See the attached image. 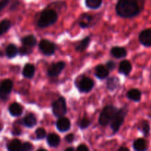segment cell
<instances>
[{
	"label": "cell",
	"instance_id": "3",
	"mask_svg": "<svg viewBox=\"0 0 151 151\" xmlns=\"http://www.w3.org/2000/svg\"><path fill=\"white\" fill-rule=\"evenodd\" d=\"M117 111H118L117 109L113 106H108L105 107L103 109V111H102L100 116H99V124L101 125L105 126V125H107L109 123H110L113 121V119Z\"/></svg>",
	"mask_w": 151,
	"mask_h": 151
},
{
	"label": "cell",
	"instance_id": "22",
	"mask_svg": "<svg viewBox=\"0 0 151 151\" xmlns=\"http://www.w3.org/2000/svg\"><path fill=\"white\" fill-rule=\"evenodd\" d=\"M141 97H142V94L140 91L138 89H132L127 92V97L133 101L139 102Z\"/></svg>",
	"mask_w": 151,
	"mask_h": 151
},
{
	"label": "cell",
	"instance_id": "39",
	"mask_svg": "<svg viewBox=\"0 0 151 151\" xmlns=\"http://www.w3.org/2000/svg\"><path fill=\"white\" fill-rule=\"evenodd\" d=\"M65 151H75V150H74L73 147H68V149H66V150Z\"/></svg>",
	"mask_w": 151,
	"mask_h": 151
},
{
	"label": "cell",
	"instance_id": "29",
	"mask_svg": "<svg viewBox=\"0 0 151 151\" xmlns=\"http://www.w3.org/2000/svg\"><path fill=\"white\" fill-rule=\"evenodd\" d=\"M90 121L88 119H87V118H84V119H82L81 121H80L79 123H78V125H79L80 128H81V129H84V128H87V127L90 125Z\"/></svg>",
	"mask_w": 151,
	"mask_h": 151
},
{
	"label": "cell",
	"instance_id": "15",
	"mask_svg": "<svg viewBox=\"0 0 151 151\" xmlns=\"http://www.w3.org/2000/svg\"><path fill=\"white\" fill-rule=\"evenodd\" d=\"M109 75V71L105 66L99 65L96 68V75L99 79H105Z\"/></svg>",
	"mask_w": 151,
	"mask_h": 151
},
{
	"label": "cell",
	"instance_id": "19",
	"mask_svg": "<svg viewBox=\"0 0 151 151\" xmlns=\"http://www.w3.org/2000/svg\"><path fill=\"white\" fill-rule=\"evenodd\" d=\"M60 142V138L56 134H50L47 137V143L51 147H57Z\"/></svg>",
	"mask_w": 151,
	"mask_h": 151
},
{
	"label": "cell",
	"instance_id": "2",
	"mask_svg": "<svg viewBox=\"0 0 151 151\" xmlns=\"http://www.w3.org/2000/svg\"><path fill=\"white\" fill-rule=\"evenodd\" d=\"M58 19V14L53 9H45L41 12L38 20V26L41 28L47 27L56 23Z\"/></svg>",
	"mask_w": 151,
	"mask_h": 151
},
{
	"label": "cell",
	"instance_id": "1",
	"mask_svg": "<svg viewBox=\"0 0 151 151\" xmlns=\"http://www.w3.org/2000/svg\"><path fill=\"white\" fill-rule=\"evenodd\" d=\"M144 0H118L115 5V12L122 18H133L142 11Z\"/></svg>",
	"mask_w": 151,
	"mask_h": 151
},
{
	"label": "cell",
	"instance_id": "9",
	"mask_svg": "<svg viewBox=\"0 0 151 151\" xmlns=\"http://www.w3.org/2000/svg\"><path fill=\"white\" fill-rule=\"evenodd\" d=\"M65 66V63L64 62L60 61L58 63L51 65L48 69V75L50 77L58 76L62 72Z\"/></svg>",
	"mask_w": 151,
	"mask_h": 151
},
{
	"label": "cell",
	"instance_id": "13",
	"mask_svg": "<svg viewBox=\"0 0 151 151\" xmlns=\"http://www.w3.org/2000/svg\"><path fill=\"white\" fill-rule=\"evenodd\" d=\"M133 148L136 151H145L147 148V145L144 139H138L133 143Z\"/></svg>",
	"mask_w": 151,
	"mask_h": 151
},
{
	"label": "cell",
	"instance_id": "28",
	"mask_svg": "<svg viewBox=\"0 0 151 151\" xmlns=\"http://www.w3.org/2000/svg\"><path fill=\"white\" fill-rule=\"evenodd\" d=\"M140 129L142 130V133H143L145 137L148 136L150 131V127L148 122H147V121H143V122H142V124H141Z\"/></svg>",
	"mask_w": 151,
	"mask_h": 151
},
{
	"label": "cell",
	"instance_id": "33",
	"mask_svg": "<svg viewBox=\"0 0 151 151\" xmlns=\"http://www.w3.org/2000/svg\"><path fill=\"white\" fill-rule=\"evenodd\" d=\"M10 1V0H1V1H0V13H1V11L4 8V7H6L8 5Z\"/></svg>",
	"mask_w": 151,
	"mask_h": 151
},
{
	"label": "cell",
	"instance_id": "24",
	"mask_svg": "<svg viewBox=\"0 0 151 151\" xmlns=\"http://www.w3.org/2000/svg\"><path fill=\"white\" fill-rule=\"evenodd\" d=\"M17 47L14 44H10V45L7 46V49H6V55H7V57L12 58L15 57L17 55Z\"/></svg>",
	"mask_w": 151,
	"mask_h": 151
},
{
	"label": "cell",
	"instance_id": "34",
	"mask_svg": "<svg viewBox=\"0 0 151 151\" xmlns=\"http://www.w3.org/2000/svg\"><path fill=\"white\" fill-rule=\"evenodd\" d=\"M76 151H89V149L85 145H80L77 148Z\"/></svg>",
	"mask_w": 151,
	"mask_h": 151
},
{
	"label": "cell",
	"instance_id": "20",
	"mask_svg": "<svg viewBox=\"0 0 151 151\" xmlns=\"http://www.w3.org/2000/svg\"><path fill=\"white\" fill-rule=\"evenodd\" d=\"M24 124L27 127L32 128V127L35 126L36 124V118L33 114H29L24 119Z\"/></svg>",
	"mask_w": 151,
	"mask_h": 151
},
{
	"label": "cell",
	"instance_id": "18",
	"mask_svg": "<svg viewBox=\"0 0 151 151\" xmlns=\"http://www.w3.org/2000/svg\"><path fill=\"white\" fill-rule=\"evenodd\" d=\"M22 144L19 139H13L7 145L8 151H21Z\"/></svg>",
	"mask_w": 151,
	"mask_h": 151
},
{
	"label": "cell",
	"instance_id": "5",
	"mask_svg": "<svg viewBox=\"0 0 151 151\" xmlns=\"http://www.w3.org/2000/svg\"><path fill=\"white\" fill-rule=\"evenodd\" d=\"M127 109H121L118 110L117 113L115 114L113 119L111 122V128L113 129V132H117L120 128V127L121 126L122 123L124 122V117L127 114Z\"/></svg>",
	"mask_w": 151,
	"mask_h": 151
},
{
	"label": "cell",
	"instance_id": "16",
	"mask_svg": "<svg viewBox=\"0 0 151 151\" xmlns=\"http://www.w3.org/2000/svg\"><path fill=\"white\" fill-rule=\"evenodd\" d=\"M111 54L116 58H122L127 55V51L123 47H115L111 50Z\"/></svg>",
	"mask_w": 151,
	"mask_h": 151
},
{
	"label": "cell",
	"instance_id": "21",
	"mask_svg": "<svg viewBox=\"0 0 151 151\" xmlns=\"http://www.w3.org/2000/svg\"><path fill=\"white\" fill-rule=\"evenodd\" d=\"M22 42L24 46L28 47H32L36 44V39L33 35H28L22 39Z\"/></svg>",
	"mask_w": 151,
	"mask_h": 151
},
{
	"label": "cell",
	"instance_id": "40",
	"mask_svg": "<svg viewBox=\"0 0 151 151\" xmlns=\"http://www.w3.org/2000/svg\"><path fill=\"white\" fill-rule=\"evenodd\" d=\"M37 151H47V150H44V149H39V150H38Z\"/></svg>",
	"mask_w": 151,
	"mask_h": 151
},
{
	"label": "cell",
	"instance_id": "12",
	"mask_svg": "<svg viewBox=\"0 0 151 151\" xmlns=\"http://www.w3.org/2000/svg\"><path fill=\"white\" fill-rule=\"evenodd\" d=\"M119 72L124 75H128L130 73L132 69L131 63L128 60H123L120 63L119 65Z\"/></svg>",
	"mask_w": 151,
	"mask_h": 151
},
{
	"label": "cell",
	"instance_id": "36",
	"mask_svg": "<svg viewBox=\"0 0 151 151\" xmlns=\"http://www.w3.org/2000/svg\"><path fill=\"white\" fill-rule=\"evenodd\" d=\"M74 139V136L73 134H68L66 137H65V140H66L68 142H72Z\"/></svg>",
	"mask_w": 151,
	"mask_h": 151
},
{
	"label": "cell",
	"instance_id": "41",
	"mask_svg": "<svg viewBox=\"0 0 151 151\" xmlns=\"http://www.w3.org/2000/svg\"><path fill=\"white\" fill-rule=\"evenodd\" d=\"M0 131H1V127H0Z\"/></svg>",
	"mask_w": 151,
	"mask_h": 151
},
{
	"label": "cell",
	"instance_id": "17",
	"mask_svg": "<svg viewBox=\"0 0 151 151\" xmlns=\"http://www.w3.org/2000/svg\"><path fill=\"white\" fill-rule=\"evenodd\" d=\"M35 74V68L30 63H27L23 69V75L26 78H32Z\"/></svg>",
	"mask_w": 151,
	"mask_h": 151
},
{
	"label": "cell",
	"instance_id": "37",
	"mask_svg": "<svg viewBox=\"0 0 151 151\" xmlns=\"http://www.w3.org/2000/svg\"><path fill=\"white\" fill-rule=\"evenodd\" d=\"M13 134L15 135H19L21 134V131L19 128H14V131H13Z\"/></svg>",
	"mask_w": 151,
	"mask_h": 151
},
{
	"label": "cell",
	"instance_id": "10",
	"mask_svg": "<svg viewBox=\"0 0 151 151\" xmlns=\"http://www.w3.org/2000/svg\"><path fill=\"white\" fill-rule=\"evenodd\" d=\"M94 83L90 78H84L81 80L78 84V88L82 92H88L93 88Z\"/></svg>",
	"mask_w": 151,
	"mask_h": 151
},
{
	"label": "cell",
	"instance_id": "6",
	"mask_svg": "<svg viewBox=\"0 0 151 151\" xmlns=\"http://www.w3.org/2000/svg\"><path fill=\"white\" fill-rule=\"evenodd\" d=\"M13 88V82L10 80H4L0 83V98L7 100Z\"/></svg>",
	"mask_w": 151,
	"mask_h": 151
},
{
	"label": "cell",
	"instance_id": "11",
	"mask_svg": "<svg viewBox=\"0 0 151 151\" xmlns=\"http://www.w3.org/2000/svg\"><path fill=\"white\" fill-rule=\"evenodd\" d=\"M56 127L61 132H65L68 131L70 128V122L68 118L60 117L56 122Z\"/></svg>",
	"mask_w": 151,
	"mask_h": 151
},
{
	"label": "cell",
	"instance_id": "31",
	"mask_svg": "<svg viewBox=\"0 0 151 151\" xmlns=\"http://www.w3.org/2000/svg\"><path fill=\"white\" fill-rule=\"evenodd\" d=\"M33 145L30 142H25L22 144L21 151H32Z\"/></svg>",
	"mask_w": 151,
	"mask_h": 151
},
{
	"label": "cell",
	"instance_id": "38",
	"mask_svg": "<svg viewBox=\"0 0 151 151\" xmlns=\"http://www.w3.org/2000/svg\"><path fill=\"white\" fill-rule=\"evenodd\" d=\"M118 151H130V150H129V149L127 148V147H120L119 150H118Z\"/></svg>",
	"mask_w": 151,
	"mask_h": 151
},
{
	"label": "cell",
	"instance_id": "14",
	"mask_svg": "<svg viewBox=\"0 0 151 151\" xmlns=\"http://www.w3.org/2000/svg\"><path fill=\"white\" fill-rule=\"evenodd\" d=\"M9 112L13 116H19L22 114V108L19 103H14L9 107Z\"/></svg>",
	"mask_w": 151,
	"mask_h": 151
},
{
	"label": "cell",
	"instance_id": "23",
	"mask_svg": "<svg viewBox=\"0 0 151 151\" xmlns=\"http://www.w3.org/2000/svg\"><path fill=\"white\" fill-rule=\"evenodd\" d=\"M102 0H85V5L90 9L99 8L102 6Z\"/></svg>",
	"mask_w": 151,
	"mask_h": 151
},
{
	"label": "cell",
	"instance_id": "4",
	"mask_svg": "<svg viewBox=\"0 0 151 151\" xmlns=\"http://www.w3.org/2000/svg\"><path fill=\"white\" fill-rule=\"evenodd\" d=\"M53 112L57 117H62L66 114V100L64 97H59L53 103Z\"/></svg>",
	"mask_w": 151,
	"mask_h": 151
},
{
	"label": "cell",
	"instance_id": "32",
	"mask_svg": "<svg viewBox=\"0 0 151 151\" xmlns=\"http://www.w3.org/2000/svg\"><path fill=\"white\" fill-rule=\"evenodd\" d=\"M29 48L30 47H25V46L21 47V48L19 49V53H20V55H27V54H28V53L30 52L31 50H30Z\"/></svg>",
	"mask_w": 151,
	"mask_h": 151
},
{
	"label": "cell",
	"instance_id": "26",
	"mask_svg": "<svg viewBox=\"0 0 151 151\" xmlns=\"http://www.w3.org/2000/svg\"><path fill=\"white\" fill-rule=\"evenodd\" d=\"M90 38L89 37H87L85 38L84 39H83L81 42L79 43L78 46L76 47V51L78 52H82L84 50H85L87 49V47H88L89 44H90Z\"/></svg>",
	"mask_w": 151,
	"mask_h": 151
},
{
	"label": "cell",
	"instance_id": "35",
	"mask_svg": "<svg viewBox=\"0 0 151 151\" xmlns=\"http://www.w3.org/2000/svg\"><path fill=\"white\" fill-rule=\"evenodd\" d=\"M107 68L110 69V70H113V69H115V63H114L113 61H109L107 62Z\"/></svg>",
	"mask_w": 151,
	"mask_h": 151
},
{
	"label": "cell",
	"instance_id": "7",
	"mask_svg": "<svg viewBox=\"0 0 151 151\" xmlns=\"http://www.w3.org/2000/svg\"><path fill=\"white\" fill-rule=\"evenodd\" d=\"M39 49L46 55H51L55 52V45L48 40H41L39 43Z\"/></svg>",
	"mask_w": 151,
	"mask_h": 151
},
{
	"label": "cell",
	"instance_id": "8",
	"mask_svg": "<svg viewBox=\"0 0 151 151\" xmlns=\"http://www.w3.org/2000/svg\"><path fill=\"white\" fill-rule=\"evenodd\" d=\"M139 41L145 47H151V29H147L142 31L139 36Z\"/></svg>",
	"mask_w": 151,
	"mask_h": 151
},
{
	"label": "cell",
	"instance_id": "25",
	"mask_svg": "<svg viewBox=\"0 0 151 151\" xmlns=\"http://www.w3.org/2000/svg\"><path fill=\"white\" fill-rule=\"evenodd\" d=\"M10 26H11V23L9 20L4 19V20L1 21L0 22V36L4 32H7L9 29H10Z\"/></svg>",
	"mask_w": 151,
	"mask_h": 151
},
{
	"label": "cell",
	"instance_id": "27",
	"mask_svg": "<svg viewBox=\"0 0 151 151\" xmlns=\"http://www.w3.org/2000/svg\"><path fill=\"white\" fill-rule=\"evenodd\" d=\"M118 85V79L117 78H111L107 82V87L110 90H114Z\"/></svg>",
	"mask_w": 151,
	"mask_h": 151
},
{
	"label": "cell",
	"instance_id": "30",
	"mask_svg": "<svg viewBox=\"0 0 151 151\" xmlns=\"http://www.w3.org/2000/svg\"><path fill=\"white\" fill-rule=\"evenodd\" d=\"M36 134L37 138L41 139H44L46 137V131H44V128H39L36 130Z\"/></svg>",
	"mask_w": 151,
	"mask_h": 151
}]
</instances>
